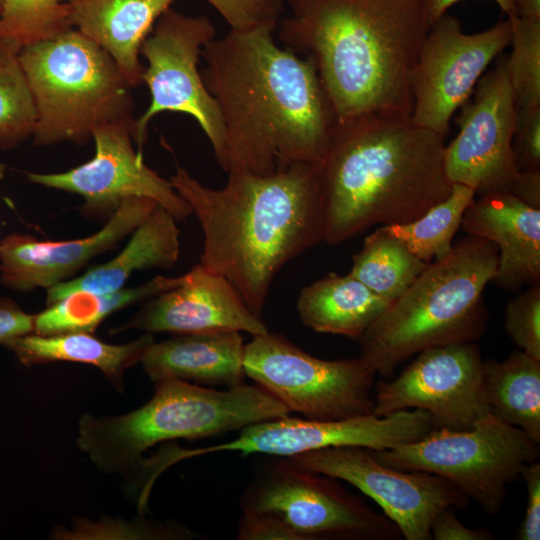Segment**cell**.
Wrapping results in <instances>:
<instances>
[{
    "label": "cell",
    "mask_w": 540,
    "mask_h": 540,
    "mask_svg": "<svg viewBox=\"0 0 540 540\" xmlns=\"http://www.w3.org/2000/svg\"><path fill=\"white\" fill-rule=\"evenodd\" d=\"M295 464L346 481L372 498L406 540H429L435 516L469 499L446 479L424 471L389 467L360 446L327 447L287 457Z\"/></svg>",
    "instance_id": "obj_14"
},
{
    "label": "cell",
    "mask_w": 540,
    "mask_h": 540,
    "mask_svg": "<svg viewBox=\"0 0 540 540\" xmlns=\"http://www.w3.org/2000/svg\"><path fill=\"white\" fill-rule=\"evenodd\" d=\"M243 512H266L281 519L302 540H395L396 524L375 512L338 479L278 457L254 475L242 494Z\"/></svg>",
    "instance_id": "obj_10"
},
{
    "label": "cell",
    "mask_w": 540,
    "mask_h": 540,
    "mask_svg": "<svg viewBox=\"0 0 540 540\" xmlns=\"http://www.w3.org/2000/svg\"><path fill=\"white\" fill-rule=\"evenodd\" d=\"M275 28L230 29L203 49L201 73L225 129L226 172L270 175L319 163L336 124L314 63L279 46Z\"/></svg>",
    "instance_id": "obj_1"
},
{
    "label": "cell",
    "mask_w": 540,
    "mask_h": 540,
    "mask_svg": "<svg viewBox=\"0 0 540 540\" xmlns=\"http://www.w3.org/2000/svg\"><path fill=\"white\" fill-rule=\"evenodd\" d=\"M483 362L475 342L426 348L396 378L375 386L373 414L428 412L435 428L471 429L490 414L483 391Z\"/></svg>",
    "instance_id": "obj_13"
},
{
    "label": "cell",
    "mask_w": 540,
    "mask_h": 540,
    "mask_svg": "<svg viewBox=\"0 0 540 540\" xmlns=\"http://www.w3.org/2000/svg\"><path fill=\"white\" fill-rule=\"evenodd\" d=\"M34 332V314L27 313L11 298L0 297V345Z\"/></svg>",
    "instance_id": "obj_39"
},
{
    "label": "cell",
    "mask_w": 540,
    "mask_h": 540,
    "mask_svg": "<svg viewBox=\"0 0 540 540\" xmlns=\"http://www.w3.org/2000/svg\"><path fill=\"white\" fill-rule=\"evenodd\" d=\"M245 345L239 331L179 334L153 342L141 364L154 384L179 379L232 388L245 383Z\"/></svg>",
    "instance_id": "obj_20"
},
{
    "label": "cell",
    "mask_w": 540,
    "mask_h": 540,
    "mask_svg": "<svg viewBox=\"0 0 540 540\" xmlns=\"http://www.w3.org/2000/svg\"><path fill=\"white\" fill-rule=\"evenodd\" d=\"M247 377L290 412L310 420H342L373 414L376 372L360 356L316 358L285 336L266 332L245 345Z\"/></svg>",
    "instance_id": "obj_9"
},
{
    "label": "cell",
    "mask_w": 540,
    "mask_h": 540,
    "mask_svg": "<svg viewBox=\"0 0 540 540\" xmlns=\"http://www.w3.org/2000/svg\"><path fill=\"white\" fill-rule=\"evenodd\" d=\"M2 5H3V0H0V13H1V10H2Z\"/></svg>",
    "instance_id": "obj_44"
},
{
    "label": "cell",
    "mask_w": 540,
    "mask_h": 540,
    "mask_svg": "<svg viewBox=\"0 0 540 540\" xmlns=\"http://www.w3.org/2000/svg\"><path fill=\"white\" fill-rule=\"evenodd\" d=\"M134 123L99 126L92 131L94 157L75 168L58 173L28 172L27 180L83 198L81 213L90 219H108L121 204L134 197L154 200L177 221L192 214L189 204L171 182L143 161L132 146Z\"/></svg>",
    "instance_id": "obj_16"
},
{
    "label": "cell",
    "mask_w": 540,
    "mask_h": 540,
    "mask_svg": "<svg viewBox=\"0 0 540 540\" xmlns=\"http://www.w3.org/2000/svg\"><path fill=\"white\" fill-rule=\"evenodd\" d=\"M461 228L491 241L499 260L492 282L515 291L540 283V208L510 193H492L473 199Z\"/></svg>",
    "instance_id": "obj_19"
},
{
    "label": "cell",
    "mask_w": 540,
    "mask_h": 540,
    "mask_svg": "<svg viewBox=\"0 0 540 540\" xmlns=\"http://www.w3.org/2000/svg\"><path fill=\"white\" fill-rule=\"evenodd\" d=\"M444 136L408 116L336 121L317 164L324 239L338 245L377 224L414 221L447 198Z\"/></svg>",
    "instance_id": "obj_4"
},
{
    "label": "cell",
    "mask_w": 540,
    "mask_h": 540,
    "mask_svg": "<svg viewBox=\"0 0 540 540\" xmlns=\"http://www.w3.org/2000/svg\"><path fill=\"white\" fill-rule=\"evenodd\" d=\"M504 327L521 351L540 360V283L509 300L505 307Z\"/></svg>",
    "instance_id": "obj_33"
},
{
    "label": "cell",
    "mask_w": 540,
    "mask_h": 540,
    "mask_svg": "<svg viewBox=\"0 0 540 540\" xmlns=\"http://www.w3.org/2000/svg\"><path fill=\"white\" fill-rule=\"evenodd\" d=\"M289 414L257 384L216 390L167 379L156 383L152 398L131 412L100 417L84 413L76 444L101 472L128 475L140 470L143 453L158 443L223 435Z\"/></svg>",
    "instance_id": "obj_6"
},
{
    "label": "cell",
    "mask_w": 540,
    "mask_h": 540,
    "mask_svg": "<svg viewBox=\"0 0 540 540\" xmlns=\"http://www.w3.org/2000/svg\"><path fill=\"white\" fill-rule=\"evenodd\" d=\"M498 260L491 241L473 235L459 239L362 334L360 357L388 377L426 348L480 339L488 322L483 292Z\"/></svg>",
    "instance_id": "obj_5"
},
{
    "label": "cell",
    "mask_w": 540,
    "mask_h": 540,
    "mask_svg": "<svg viewBox=\"0 0 540 540\" xmlns=\"http://www.w3.org/2000/svg\"><path fill=\"white\" fill-rule=\"evenodd\" d=\"M153 342L151 333L124 344H110L86 332L54 335L30 333L13 339L5 347L27 367L53 362L93 366L122 393L125 390L126 371L141 363Z\"/></svg>",
    "instance_id": "obj_23"
},
{
    "label": "cell",
    "mask_w": 540,
    "mask_h": 540,
    "mask_svg": "<svg viewBox=\"0 0 540 540\" xmlns=\"http://www.w3.org/2000/svg\"><path fill=\"white\" fill-rule=\"evenodd\" d=\"M176 222L169 211L157 205L115 257L81 276L46 289V305L76 291L101 293L118 290L137 271L173 267L180 255V230Z\"/></svg>",
    "instance_id": "obj_22"
},
{
    "label": "cell",
    "mask_w": 540,
    "mask_h": 540,
    "mask_svg": "<svg viewBox=\"0 0 540 540\" xmlns=\"http://www.w3.org/2000/svg\"><path fill=\"white\" fill-rule=\"evenodd\" d=\"M372 451L389 467L446 479L487 515L500 511L507 487L540 456L539 443L492 414L471 429L434 428L417 441Z\"/></svg>",
    "instance_id": "obj_8"
},
{
    "label": "cell",
    "mask_w": 540,
    "mask_h": 540,
    "mask_svg": "<svg viewBox=\"0 0 540 540\" xmlns=\"http://www.w3.org/2000/svg\"><path fill=\"white\" fill-rule=\"evenodd\" d=\"M72 28L65 0H3L0 44L16 53Z\"/></svg>",
    "instance_id": "obj_29"
},
{
    "label": "cell",
    "mask_w": 540,
    "mask_h": 540,
    "mask_svg": "<svg viewBox=\"0 0 540 540\" xmlns=\"http://www.w3.org/2000/svg\"><path fill=\"white\" fill-rule=\"evenodd\" d=\"M474 198L472 188L455 183L447 198L414 221L386 227L419 259L431 263L451 252L464 212Z\"/></svg>",
    "instance_id": "obj_28"
},
{
    "label": "cell",
    "mask_w": 540,
    "mask_h": 540,
    "mask_svg": "<svg viewBox=\"0 0 540 540\" xmlns=\"http://www.w3.org/2000/svg\"><path fill=\"white\" fill-rule=\"evenodd\" d=\"M501 56L483 74L471 97L460 107L459 132L445 146L448 179L472 188L475 195L510 193L520 171L512 149L517 108Z\"/></svg>",
    "instance_id": "obj_15"
},
{
    "label": "cell",
    "mask_w": 540,
    "mask_h": 540,
    "mask_svg": "<svg viewBox=\"0 0 540 540\" xmlns=\"http://www.w3.org/2000/svg\"><path fill=\"white\" fill-rule=\"evenodd\" d=\"M53 540H192L204 538L187 526L173 521H158L139 516L134 519L86 517L73 519L70 528L54 527Z\"/></svg>",
    "instance_id": "obj_31"
},
{
    "label": "cell",
    "mask_w": 540,
    "mask_h": 540,
    "mask_svg": "<svg viewBox=\"0 0 540 540\" xmlns=\"http://www.w3.org/2000/svg\"><path fill=\"white\" fill-rule=\"evenodd\" d=\"M284 47L310 59L336 121L411 116L413 73L429 31L422 0H286Z\"/></svg>",
    "instance_id": "obj_3"
},
{
    "label": "cell",
    "mask_w": 540,
    "mask_h": 540,
    "mask_svg": "<svg viewBox=\"0 0 540 540\" xmlns=\"http://www.w3.org/2000/svg\"><path fill=\"white\" fill-rule=\"evenodd\" d=\"M317 164L270 175L231 169L220 189L181 166L170 177L199 221L200 264L226 278L258 317L280 270L324 239Z\"/></svg>",
    "instance_id": "obj_2"
},
{
    "label": "cell",
    "mask_w": 540,
    "mask_h": 540,
    "mask_svg": "<svg viewBox=\"0 0 540 540\" xmlns=\"http://www.w3.org/2000/svg\"><path fill=\"white\" fill-rule=\"evenodd\" d=\"M181 281L182 275L178 277L158 275L143 284L134 287L124 286L111 292H72L34 314L33 333L39 335L94 333L111 314L171 290L179 286Z\"/></svg>",
    "instance_id": "obj_26"
},
{
    "label": "cell",
    "mask_w": 540,
    "mask_h": 540,
    "mask_svg": "<svg viewBox=\"0 0 540 540\" xmlns=\"http://www.w3.org/2000/svg\"><path fill=\"white\" fill-rule=\"evenodd\" d=\"M215 38L216 28L205 15L190 16L170 8L158 18L140 50L147 62L142 83L147 85L151 101L135 119L132 137L142 147L153 117L167 111L185 113L197 121L226 171L222 116L199 70L203 49Z\"/></svg>",
    "instance_id": "obj_11"
},
{
    "label": "cell",
    "mask_w": 540,
    "mask_h": 540,
    "mask_svg": "<svg viewBox=\"0 0 540 540\" xmlns=\"http://www.w3.org/2000/svg\"><path fill=\"white\" fill-rule=\"evenodd\" d=\"M509 19L512 50L505 65L516 108L540 107V20Z\"/></svg>",
    "instance_id": "obj_32"
},
{
    "label": "cell",
    "mask_w": 540,
    "mask_h": 540,
    "mask_svg": "<svg viewBox=\"0 0 540 540\" xmlns=\"http://www.w3.org/2000/svg\"><path fill=\"white\" fill-rule=\"evenodd\" d=\"M442 509L433 519L431 538L435 540H491L493 534L484 528L471 529L460 522L451 509Z\"/></svg>",
    "instance_id": "obj_38"
},
{
    "label": "cell",
    "mask_w": 540,
    "mask_h": 540,
    "mask_svg": "<svg viewBox=\"0 0 540 540\" xmlns=\"http://www.w3.org/2000/svg\"><path fill=\"white\" fill-rule=\"evenodd\" d=\"M512 195L540 208V171H520Z\"/></svg>",
    "instance_id": "obj_40"
},
{
    "label": "cell",
    "mask_w": 540,
    "mask_h": 540,
    "mask_svg": "<svg viewBox=\"0 0 540 540\" xmlns=\"http://www.w3.org/2000/svg\"><path fill=\"white\" fill-rule=\"evenodd\" d=\"M7 171V166L0 162V181L5 177Z\"/></svg>",
    "instance_id": "obj_43"
},
{
    "label": "cell",
    "mask_w": 540,
    "mask_h": 540,
    "mask_svg": "<svg viewBox=\"0 0 540 540\" xmlns=\"http://www.w3.org/2000/svg\"><path fill=\"white\" fill-rule=\"evenodd\" d=\"M177 0H65L72 25L103 48L131 87L142 84L143 42Z\"/></svg>",
    "instance_id": "obj_21"
},
{
    "label": "cell",
    "mask_w": 540,
    "mask_h": 540,
    "mask_svg": "<svg viewBox=\"0 0 540 540\" xmlns=\"http://www.w3.org/2000/svg\"><path fill=\"white\" fill-rule=\"evenodd\" d=\"M511 22L464 33L459 20L445 13L429 29L413 73L416 125L445 137L450 120L472 95L489 64L509 46Z\"/></svg>",
    "instance_id": "obj_12"
},
{
    "label": "cell",
    "mask_w": 540,
    "mask_h": 540,
    "mask_svg": "<svg viewBox=\"0 0 540 540\" xmlns=\"http://www.w3.org/2000/svg\"><path fill=\"white\" fill-rule=\"evenodd\" d=\"M430 27L454 4L462 0H422ZM508 16L516 17L514 0H492Z\"/></svg>",
    "instance_id": "obj_41"
},
{
    "label": "cell",
    "mask_w": 540,
    "mask_h": 540,
    "mask_svg": "<svg viewBox=\"0 0 540 540\" xmlns=\"http://www.w3.org/2000/svg\"><path fill=\"white\" fill-rule=\"evenodd\" d=\"M428 264L382 226L365 238L362 248L352 258L349 274L392 303Z\"/></svg>",
    "instance_id": "obj_27"
},
{
    "label": "cell",
    "mask_w": 540,
    "mask_h": 540,
    "mask_svg": "<svg viewBox=\"0 0 540 540\" xmlns=\"http://www.w3.org/2000/svg\"><path fill=\"white\" fill-rule=\"evenodd\" d=\"M520 477L527 489V503L523 520L515 535L518 540L540 539V464L537 461L527 464Z\"/></svg>",
    "instance_id": "obj_37"
},
{
    "label": "cell",
    "mask_w": 540,
    "mask_h": 540,
    "mask_svg": "<svg viewBox=\"0 0 540 540\" xmlns=\"http://www.w3.org/2000/svg\"><path fill=\"white\" fill-rule=\"evenodd\" d=\"M158 204L149 198L125 200L94 234L72 240H39L13 232L0 239V283L30 292L70 280L93 258L114 249Z\"/></svg>",
    "instance_id": "obj_17"
},
{
    "label": "cell",
    "mask_w": 540,
    "mask_h": 540,
    "mask_svg": "<svg viewBox=\"0 0 540 540\" xmlns=\"http://www.w3.org/2000/svg\"><path fill=\"white\" fill-rule=\"evenodd\" d=\"M512 149L519 171H540V107L517 109Z\"/></svg>",
    "instance_id": "obj_35"
},
{
    "label": "cell",
    "mask_w": 540,
    "mask_h": 540,
    "mask_svg": "<svg viewBox=\"0 0 540 540\" xmlns=\"http://www.w3.org/2000/svg\"><path fill=\"white\" fill-rule=\"evenodd\" d=\"M483 391L490 414L540 443V360L521 350L483 362Z\"/></svg>",
    "instance_id": "obj_25"
},
{
    "label": "cell",
    "mask_w": 540,
    "mask_h": 540,
    "mask_svg": "<svg viewBox=\"0 0 540 540\" xmlns=\"http://www.w3.org/2000/svg\"><path fill=\"white\" fill-rule=\"evenodd\" d=\"M390 304L349 273H330L301 289L297 311L315 332L358 340Z\"/></svg>",
    "instance_id": "obj_24"
},
{
    "label": "cell",
    "mask_w": 540,
    "mask_h": 540,
    "mask_svg": "<svg viewBox=\"0 0 540 540\" xmlns=\"http://www.w3.org/2000/svg\"><path fill=\"white\" fill-rule=\"evenodd\" d=\"M18 60L36 109L35 145L83 144L99 126L135 122L119 66L77 29L22 48Z\"/></svg>",
    "instance_id": "obj_7"
},
{
    "label": "cell",
    "mask_w": 540,
    "mask_h": 540,
    "mask_svg": "<svg viewBox=\"0 0 540 540\" xmlns=\"http://www.w3.org/2000/svg\"><path fill=\"white\" fill-rule=\"evenodd\" d=\"M174 334L239 331L258 336L268 332L223 276L200 263L182 275L181 284L147 300L113 333L126 330Z\"/></svg>",
    "instance_id": "obj_18"
},
{
    "label": "cell",
    "mask_w": 540,
    "mask_h": 540,
    "mask_svg": "<svg viewBox=\"0 0 540 540\" xmlns=\"http://www.w3.org/2000/svg\"><path fill=\"white\" fill-rule=\"evenodd\" d=\"M36 109L18 53L0 44V150L32 137Z\"/></svg>",
    "instance_id": "obj_30"
},
{
    "label": "cell",
    "mask_w": 540,
    "mask_h": 540,
    "mask_svg": "<svg viewBox=\"0 0 540 540\" xmlns=\"http://www.w3.org/2000/svg\"><path fill=\"white\" fill-rule=\"evenodd\" d=\"M226 21L230 29L276 26L284 0H205Z\"/></svg>",
    "instance_id": "obj_34"
},
{
    "label": "cell",
    "mask_w": 540,
    "mask_h": 540,
    "mask_svg": "<svg viewBox=\"0 0 540 540\" xmlns=\"http://www.w3.org/2000/svg\"><path fill=\"white\" fill-rule=\"evenodd\" d=\"M516 16L528 20H540V0H514Z\"/></svg>",
    "instance_id": "obj_42"
},
{
    "label": "cell",
    "mask_w": 540,
    "mask_h": 540,
    "mask_svg": "<svg viewBox=\"0 0 540 540\" xmlns=\"http://www.w3.org/2000/svg\"><path fill=\"white\" fill-rule=\"evenodd\" d=\"M238 540H302L277 516L266 512H243L238 523Z\"/></svg>",
    "instance_id": "obj_36"
}]
</instances>
